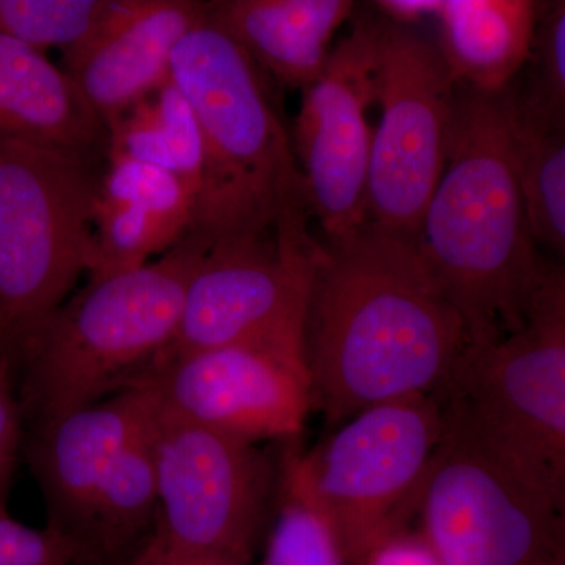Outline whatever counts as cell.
<instances>
[{"instance_id": "6da1fadb", "label": "cell", "mask_w": 565, "mask_h": 565, "mask_svg": "<svg viewBox=\"0 0 565 565\" xmlns=\"http://www.w3.org/2000/svg\"><path fill=\"white\" fill-rule=\"evenodd\" d=\"M467 344L462 318L408 241L366 223L340 243H316L303 359L327 424L440 392Z\"/></svg>"}, {"instance_id": "7a4b0ae2", "label": "cell", "mask_w": 565, "mask_h": 565, "mask_svg": "<svg viewBox=\"0 0 565 565\" xmlns=\"http://www.w3.org/2000/svg\"><path fill=\"white\" fill-rule=\"evenodd\" d=\"M457 87L448 161L412 245L478 345L522 329L548 262L527 223L503 95Z\"/></svg>"}, {"instance_id": "3957f363", "label": "cell", "mask_w": 565, "mask_h": 565, "mask_svg": "<svg viewBox=\"0 0 565 565\" xmlns=\"http://www.w3.org/2000/svg\"><path fill=\"white\" fill-rule=\"evenodd\" d=\"M170 79L203 139L202 188L189 234L211 248L273 233L282 212L307 202L292 141L258 66L204 11L174 47Z\"/></svg>"}, {"instance_id": "277c9868", "label": "cell", "mask_w": 565, "mask_h": 565, "mask_svg": "<svg viewBox=\"0 0 565 565\" xmlns=\"http://www.w3.org/2000/svg\"><path fill=\"white\" fill-rule=\"evenodd\" d=\"M210 247L188 234L156 262L90 280L18 352L36 426L129 388L173 343L185 289Z\"/></svg>"}, {"instance_id": "5b68a950", "label": "cell", "mask_w": 565, "mask_h": 565, "mask_svg": "<svg viewBox=\"0 0 565 565\" xmlns=\"http://www.w3.org/2000/svg\"><path fill=\"white\" fill-rule=\"evenodd\" d=\"M446 419L557 511L565 508V273L546 264L519 332L467 345L437 392Z\"/></svg>"}, {"instance_id": "8992f818", "label": "cell", "mask_w": 565, "mask_h": 565, "mask_svg": "<svg viewBox=\"0 0 565 565\" xmlns=\"http://www.w3.org/2000/svg\"><path fill=\"white\" fill-rule=\"evenodd\" d=\"M98 185L82 156L0 137V333L11 351L87 270Z\"/></svg>"}, {"instance_id": "52a82bcc", "label": "cell", "mask_w": 565, "mask_h": 565, "mask_svg": "<svg viewBox=\"0 0 565 565\" xmlns=\"http://www.w3.org/2000/svg\"><path fill=\"white\" fill-rule=\"evenodd\" d=\"M445 429L438 394H415L364 408L310 455L291 451L349 564L412 527L424 476Z\"/></svg>"}, {"instance_id": "ba28073f", "label": "cell", "mask_w": 565, "mask_h": 565, "mask_svg": "<svg viewBox=\"0 0 565 565\" xmlns=\"http://www.w3.org/2000/svg\"><path fill=\"white\" fill-rule=\"evenodd\" d=\"M152 441L158 487L152 534L177 548L252 565L280 468L258 445L180 422L158 405Z\"/></svg>"}, {"instance_id": "9c48e42d", "label": "cell", "mask_w": 565, "mask_h": 565, "mask_svg": "<svg viewBox=\"0 0 565 565\" xmlns=\"http://www.w3.org/2000/svg\"><path fill=\"white\" fill-rule=\"evenodd\" d=\"M457 90L437 44L382 18L367 223L411 244L445 172Z\"/></svg>"}, {"instance_id": "30bf717a", "label": "cell", "mask_w": 565, "mask_h": 565, "mask_svg": "<svg viewBox=\"0 0 565 565\" xmlns=\"http://www.w3.org/2000/svg\"><path fill=\"white\" fill-rule=\"evenodd\" d=\"M307 203L282 212L273 236L215 245L196 267L163 356L243 343L303 344L318 241Z\"/></svg>"}, {"instance_id": "8fae6325", "label": "cell", "mask_w": 565, "mask_h": 565, "mask_svg": "<svg viewBox=\"0 0 565 565\" xmlns=\"http://www.w3.org/2000/svg\"><path fill=\"white\" fill-rule=\"evenodd\" d=\"M563 514L446 419L415 511L440 565H539L565 545Z\"/></svg>"}, {"instance_id": "7c38bea8", "label": "cell", "mask_w": 565, "mask_h": 565, "mask_svg": "<svg viewBox=\"0 0 565 565\" xmlns=\"http://www.w3.org/2000/svg\"><path fill=\"white\" fill-rule=\"evenodd\" d=\"M382 18H360L330 51L321 76L303 88L294 128L305 202L327 243H340L367 223V174L377 103Z\"/></svg>"}, {"instance_id": "4fadbf2b", "label": "cell", "mask_w": 565, "mask_h": 565, "mask_svg": "<svg viewBox=\"0 0 565 565\" xmlns=\"http://www.w3.org/2000/svg\"><path fill=\"white\" fill-rule=\"evenodd\" d=\"M131 386L147 388L162 414L255 445L294 440L313 412L303 344L296 343L163 356Z\"/></svg>"}, {"instance_id": "5bb4252c", "label": "cell", "mask_w": 565, "mask_h": 565, "mask_svg": "<svg viewBox=\"0 0 565 565\" xmlns=\"http://www.w3.org/2000/svg\"><path fill=\"white\" fill-rule=\"evenodd\" d=\"M204 11L193 0H111L98 29L63 52V71L107 128L170 79L174 47Z\"/></svg>"}, {"instance_id": "9a60e30c", "label": "cell", "mask_w": 565, "mask_h": 565, "mask_svg": "<svg viewBox=\"0 0 565 565\" xmlns=\"http://www.w3.org/2000/svg\"><path fill=\"white\" fill-rule=\"evenodd\" d=\"M152 411L151 393L131 386L36 426L31 462L50 508L47 526L77 545L81 564L99 490Z\"/></svg>"}, {"instance_id": "2e32d148", "label": "cell", "mask_w": 565, "mask_h": 565, "mask_svg": "<svg viewBox=\"0 0 565 565\" xmlns=\"http://www.w3.org/2000/svg\"><path fill=\"white\" fill-rule=\"evenodd\" d=\"M93 206L92 280L137 269L191 233L193 202L177 174L109 154Z\"/></svg>"}, {"instance_id": "e0dca14e", "label": "cell", "mask_w": 565, "mask_h": 565, "mask_svg": "<svg viewBox=\"0 0 565 565\" xmlns=\"http://www.w3.org/2000/svg\"><path fill=\"white\" fill-rule=\"evenodd\" d=\"M349 0H222L207 20L236 41L258 68L292 88H307L330 54L334 33L351 20Z\"/></svg>"}, {"instance_id": "ac0fdd59", "label": "cell", "mask_w": 565, "mask_h": 565, "mask_svg": "<svg viewBox=\"0 0 565 565\" xmlns=\"http://www.w3.org/2000/svg\"><path fill=\"white\" fill-rule=\"evenodd\" d=\"M106 134L65 71L44 52L0 35V137L85 158Z\"/></svg>"}, {"instance_id": "d6986e66", "label": "cell", "mask_w": 565, "mask_h": 565, "mask_svg": "<svg viewBox=\"0 0 565 565\" xmlns=\"http://www.w3.org/2000/svg\"><path fill=\"white\" fill-rule=\"evenodd\" d=\"M542 2L531 0H444L441 57L457 85L500 93L530 57Z\"/></svg>"}, {"instance_id": "ffe728a7", "label": "cell", "mask_w": 565, "mask_h": 565, "mask_svg": "<svg viewBox=\"0 0 565 565\" xmlns=\"http://www.w3.org/2000/svg\"><path fill=\"white\" fill-rule=\"evenodd\" d=\"M503 95L516 180L534 243L565 253V128L531 120Z\"/></svg>"}, {"instance_id": "44dd1931", "label": "cell", "mask_w": 565, "mask_h": 565, "mask_svg": "<svg viewBox=\"0 0 565 565\" xmlns=\"http://www.w3.org/2000/svg\"><path fill=\"white\" fill-rule=\"evenodd\" d=\"M262 565H351L329 516L308 492L292 455L282 457Z\"/></svg>"}, {"instance_id": "7402d4cb", "label": "cell", "mask_w": 565, "mask_h": 565, "mask_svg": "<svg viewBox=\"0 0 565 565\" xmlns=\"http://www.w3.org/2000/svg\"><path fill=\"white\" fill-rule=\"evenodd\" d=\"M504 95L519 114L565 128V2H542L530 57Z\"/></svg>"}, {"instance_id": "603a6c76", "label": "cell", "mask_w": 565, "mask_h": 565, "mask_svg": "<svg viewBox=\"0 0 565 565\" xmlns=\"http://www.w3.org/2000/svg\"><path fill=\"white\" fill-rule=\"evenodd\" d=\"M111 0H0V35L44 52L84 43L102 24Z\"/></svg>"}, {"instance_id": "cb8c5ba5", "label": "cell", "mask_w": 565, "mask_h": 565, "mask_svg": "<svg viewBox=\"0 0 565 565\" xmlns=\"http://www.w3.org/2000/svg\"><path fill=\"white\" fill-rule=\"evenodd\" d=\"M152 102L172 159L173 172L191 195L195 210L204 167L203 139L199 121L188 99L178 90L172 79L167 81L152 95Z\"/></svg>"}, {"instance_id": "d4e9b609", "label": "cell", "mask_w": 565, "mask_h": 565, "mask_svg": "<svg viewBox=\"0 0 565 565\" xmlns=\"http://www.w3.org/2000/svg\"><path fill=\"white\" fill-rule=\"evenodd\" d=\"M0 565H81V552L61 531L36 530L0 509Z\"/></svg>"}, {"instance_id": "484cf974", "label": "cell", "mask_w": 565, "mask_h": 565, "mask_svg": "<svg viewBox=\"0 0 565 565\" xmlns=\"http://www.w3.org/2000/svg\"><path fill=\"white\" fill-rule=\"evenodd\" d=\"M11 360L13 351L0 334V509H7V497L21 444L22 408L14 393Z\"/></svg>"}, {"instance_id": "4316f807", "label": "cell", "mask_w": 565, "mask_h": 565, "mask_svg": "<svg viewBox=\"0 0 565 565\" xmlns=\"http://www.w3.org/2000/svg\"><path fill=\"white\" fill-rule=\"evenodd\" d=\"M351 565H440L415 527L388 535Z\"/></svg>"}, {"instance_id": "83f0119b", "label": "cell", "mask_w": 565, "mask_h": 565, "mask_svg": "<svg viewBox=\"0 0 565 565\" xmlns=\"http://www.w3.org/2000/svg\"><path fill=\"white\" fill-rule=\"evenodd\" d=\"M136 556L139 565H245L230 557L188 552V550L167 545L154 534H151V537L141 545Z\"/></svg>"}, {"instance_id": "f1b7e54d", "label": "cell", "mask_w": 565, "mask_h": 565, "mask_svg": "<svg viewBox=\"0 0 565 565\" xmlns=\"http://www.w3.org/2000/svg\"><path fill=\"white\" fill-rule=\"evenodd\" d=\"M373 6L381 11L384 20L411 28L412 24L437 18L444 0H379Z\"/></svg>"}, {"instance_id": "f546056e", "label": "cell", "mask_w": 565, "mask_h": 565, "mask_svg": "<svg viewBox=\"0 0 565 565\" xmlns=\"http://www.w3.org/2000/svg\"><path fill=\"white\" fill-rule=\"evenodd\" d=\"M539 565H565V545L559 546L556 552H553Z\"/></svg>"}, {"instance_id": "4dcf8cb0", "label": "cell", "mask_w": 565, "mask_h": 565, "mask_svg": "<svg viewBox=\"0 0 565 565\" xmlns=\"http://www.w3.org/2000/svg\"><path fill=\"white\" fill-rule=\"evenodd\" d=\"M106 565H139V561H137V556L132 555L126 557V559L117 561V563H110Z\"/></svg>"}, {"instance_id": "1f68e13d", "label": "cell", "mask_w": 565, "mask_h": 565, "mask_svg": "<svg viewBox=\"0 0 565 565\" xmlns=\"http://www.w3.org/2000/svg\"><path fill=\"white\" fill-rule=\"evenodd\" d=\"M0 334H2V333H0ZM3 340H6V338H3Z\"/></svg>"}]
</instances>
